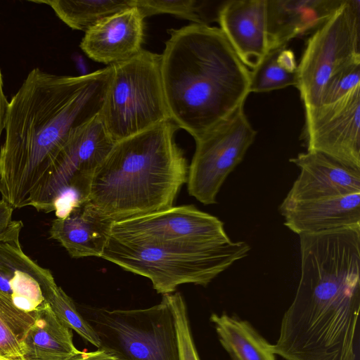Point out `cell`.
<instances>
[{
    "label": "cell",
    "instance_id": "obj_7",
    "mask_svg": "<svg viewBox=\"0 0 360 360\" xmlns=\"http://www.w3.org/2000/svg\"><path fill=\"white\" fill-rule=\"evenodd\" d=\"M360 62V1L341 5L308 39L297 65L298 83L304 109L317 105L330 77Z\"/></svg>",
    "mask_w": 360,
    "mask_h": 360
},
{
    "label": "cell",
    "instance_id": "obj_17",
    "mask_svg": "<svg viewBox=\"0 0 360 360\" xmlns=\"http://www.w3.org/2000/svg\"><path fill=\"white\" fill-rule=\"evenodd\" d=\"M343 0H266L269 49L315 31Z\"/></svg>",
    "mask_w": 360,
    "mask_h": 360
},
{
    "label": "cell",
    "instance_id": "obj_31",
    "mask_svg": "<svg viewBox=\"0 0 360 360\" xmlns=\"http://www.w3.org/2000/svg\"><path fill=\"white\" fill-rule=\"evenodd\" d=\"M0 360H11V359H8L0 355Z\"/></svg>",
    "mask_w": 360,
    "mask_h": 360
},
{
    "label": "cell",
    "instance_id": "obj_14",
    "mask_svg": "<svg viewBox=\"0 0 360 360\" xmlns=\"http://www.w3.org/2000/svg\"><path fill=\"white\" fill-rule=\"evenodd\" d=\"M217 22L243 63L255 68L269 50L266 0L225 1Z\"/></svg>",
    "mask_w": 360,
    "mask_h": 360
},
{
    "label": "cell",
    "instance_id": "obj_25",
    "mask_svg": "<svg viewBox=\"0 0 360 360\" xmlns=\"http://www.w3.org/2000/svg\"><path fill=\"white\" fill-rule=\"evenodd\" d=\"M45 299L56 316L70 329L97 348L100 340L90 323L77 310L72 300L57 284L48 289Z\"/></svg>",
    "mask_w": 360,
    "mask_h": 360
},
{
    "label": "cell",
    "instance_id": "obj_29",
    "mask_svg": "<svg viewBox=\"0 0 360 360\" xmlns=\"http://www.w3.org/2000/svg\"><path fill=\"white\" fill-rule=\"evenodd\" d=\"M68 360H117L112 354L107 351L98 348L94 352H80L78 354Z\"/></svg>",
    "mask_w": 360,
    "mask_h": 360
},
{
    "label": "cell",
    "instance_id": "obj_9",
    "mask_svg": "<svg viewBox=\"0 0 360 360\" xmlns=\"http://www.w3.org/2000/svg\"><path fill=\"white\" fill-rule=\"evenodd\" d=\"M115 143L100 114L75 130L31 206L38 211L53 212V200L64 188L70 186L90 187L95 170Z\"/></svg>",
    "mask_w": 360,
    "mask_h": 360
},
{
    "label": "cell",
    "instance_id": "obj_11",
    "mask_svg": "<svg viewBox=\"0 0 360 360\" xmlns=\"http://www.w3.org/2000/svg\"><path fill=\"white\" fill-rule=\"evenodd\" d=\"M307 150L360 169V88L333 103L305 108Z\"/></svg>",
    "mask_w": 360,
    "mask_h": 360
},
{
    "label": "cell",
    "instance_id": "obj_13",
    "mask_svg": "<svg viewBox=\"0 0 360 360\" xmlns=\"http://www.w3.org/2000/svg\"><path fill=\"white\" fill-rule=\"evenodd\" d=\"M290 161L300 169L285 200L302 201L360 193V169L316 151L301 153Z\"/></svg>",
    "mask_w": 360,
    "mask_h": 360
},
{
    "label": "cell",
    "instance_id": "obj_24",
    "mask_svg": "<svg viewBox=\"0 0 360 360\" xmlns=\"http://www.w3.org/2000/svg\"><path fill=\"white\" fill-rule=\"evenodd\" d=\"M208 1L197 0H136L135 7L143 18L158 14H171L188 20L194 24L207 25L217 21L208 13Z\"/></svg>",
    "mask_w": 360,
    "mask_h": 360
},
{
    "label": "cell",
    "instance_id": "obj_1",
    "mask_svg": "<svg viewBox=\"0 0 360 360\" xmlns=\"http://www.w3.org/2000/svg\"><path fill=\"white\" fill-rule=\"evenodd\" d=\"M112 73H28L8 103L0 148V193L13 209L31 206L72 133L100 114Z\"/></svg>",
    "mask_w": 360,
    "mask_h": 360
},
{
    "label": "cell",
    "instance_id": "obj_6",
    "mask_svg": "<svg viewBox=\"0 0 360 360\" xmlns=\"http://www.w3.org/2000/svg\"><path fill=\"white\" fill-rule=\"evenodd\" d=\"M82 315L100 340L99 348L117 360H180L169 294L153 307L138 309L87 307Z\"/></svg>",
    "mask_w": 360,
    "mask_h": 360
},
{
    "label": "cell",
    "instance_id": "obj_20",
    "mask_svg": "<svg viewBox=\"0 0 360 360\" xmlns=\"http://www.w3.org/2000/svg\"><path fill=\"white\" fill-rule=\"evenodd\" d=\"M210 321L231 360H276L272 345L248 321L225 312L212 314Z\"/></svg>",
    "mask_w": 360,
    "mask_h": 360
},
{
    "label": "cell",
    "instance_id": "obj_2",
    "mask_svg": "<svg viewBox=\"0 0 360 360\" xmlns=\"http://www.w3.org/2000/svg\"><path fill=\"white\" fill-rule=\"evenodd\" d=\"M168 32L161 54L167 108L195 141L244 106L250 70L220 28L193 23Z\"/></svg>",
    "mask_w": 360,
    "mask_h": 360
},
{
    "label": "cell",
    "instance_id": "obj_23",
    "mask_svg": "<svg viewBox=\"0 0 360 360\" xmlns=\"http://www.w3.org/2000/svg\"><path fill=\"white\" fill-rule=\"evenodd\" d=\"M34 319L35 311L20 310L10 296L0 291V355L25 360L23 341Z\"/></svg>",
    "mask_w": 360,
    "mask_h": 360
},
{
    "label": "cell",
    "instance_id": "obj_18",
    "mask_svg": "<svg viewBox=\"0 0 360 360\" xmlns=\"http://www.w3.org/2000/svg\"><path fill=\"white\" fill-rule=\"evenodd\" d=\"M113 223L88 200L65 218L55 219L49 233L73 258L101 257Z\"/></svg>",
    "mask_w": 360,
    "mask_h": 360
},
{
    "label": "cell",
    "instance_id": "obj_21",
    "mask_svg": "<svg viewBox=\"0 0 360 360\" xmlns=\"http://www.w3.org/2000/svg\"><path fill=\"white\" fill-rule=\"evenodd\" d=\"M30 2L49 6L71 29L86 32L101 20L135 7L136 0H49Z\"/></svg>",
    "mask_w": 360,
    "mask_h": 360
},
{
    "label": "cell",
    "instance_id": "obj_16",
    "mask_svg": "<svg viewBox=\"0 0 360 360\" xmlns=\"http://www.w3.org/2000/svg\"><path fill=\"white\" fill-rule=\"evenodd\" d=\"M284 225L301 235L360 224V193L311 200H283Z\"/></svg>",
    "mask_w": 360,
    "mask_h": 360
},
{
    "label": "cell",
    "instance_id": "obj_4",
    "mask_svg": "<svg viewBox=\"0 0 360 360\" xmlns=\"http://www.w3.org/2000/svg\"><path fill=\"white\" fill-rule=\"evenodd\" d=\"M250 250L244 241L202 243L110 236L101 257L146 277L158 293L165 295L182 284L206 286Z\"/></svg>",
    "mask_w": 360,
    "mask_h": 360
},
{
    "label": "cell",
    "instance_id": "obj_10",
    "mask_svg": "<svg viewBox=\"0 0 360 360\" xmlns=\"http://www.w3.org/2000/svg\"><path fill=\"white\" fill-rule=\"evenodd\" d=\"M110 236L126 239L202 243L231 240L219 219L192 205L172 206L114 221Z\"/></svg>",
    "mask_w": 360,
    "mask_h": 360
},
{
    "label": "cell",
    "instance_id": "obj_26",
    "mask_svg": "<svg viewBox=\"0 0 360 360\" xmlns=\"http://www.w3.org/2000/svg\"><path fill=\"white\" fill-rule=\"evenodd\" d=\"M359 86L360 62H357L342 68L330 77L322 90L316 106L340 101Z\"/></svg>",
    "mask_w": 360,
    "mask_h": 360
},
{
    "label": "cell",
    "instance_id": "obj_22",
    "mask_svg": "<svg viewBox=\"0 0 360 360\" xmlns=\"http://www.w3.org/2000/svg\"><path fill=\"white\" fill-rule=\"evenodd\" d=\"M297 65L293 51L283 46L271 49L250 71V92L262 93L297 87Z\"/></svg>",
    "mask_w": 360,
    "mask_h": 360
},
{
    "label": "cell",
    "instance_id": "obj_30",
    "mask_svg": "<svg viewBox=\"0 0 360 360\" xmlns=\"http://www.w3.org/2000/svg\"><path fill=\"white\" fill-rule=\"evenodd\" d=\"M8 101L4 91V83L1 71L0 69V139L3 130L5 128V122L8 106Z\"/></svg>",
    "mask_w": 360,
    "mask_h": 360
},
{
    "label": "cell",
    "instance_id": "obj_27",
    "mask_svg": "<svg viewBox=\"0 0 360 360\" xmlns=\"http://www.w3.org/2000/svg\"><path fill=\"white\" fill-rule=\"evenodd\" d=\"M174 316L180 360H200L192 336L187 307L180 292L169 295Z\"/></svg>",
    "mask_w": 360,
    "mask_h": 360
},
{
    "label": "cell",
    "instance_id": "obj_3",
    "mask_svg": "<svg viewBox=\"0 0 360 360\" xmlns=\"http://www.w3.org/2000/svg\"><path fill=\"white\" fill-rule=\"evenodd\" d=\"M172 120L116 142L91 179L89 201L114 221L172 207L188 166Z\"/></svg>",
    "mask_w": 360,
    "mask_h": 360
},
{
    "label": "cell",
    "instance_id": "obj_19",
    "mask_svg": "<svg viewBox=\"0 0 360 360\" xmlns=\"http://www.w3.org/2000/svg\"><path fill=\"white\" fill-rule=\"evenodd\" d=\"M23 347L25 360H68L81 352L73 343L72 330L56 316L47 302L35 311Z\"/></svg>",
    "mask_w": 360,
    "mask_h": 360
},
{
    "label": "cell",
    "instance_id": "obj_12",
    "mask_svg": "<svg viewBox=\"0 0 360 360\" xmlns=\"http://www.w3.org/2000/svg\"><path fill=\"white\" fill-rule=\"evenodd\" d=\"M22 222L13 220L0 239V291L25 312L37 310L46 301L47 290L56 283L51 272L27 255L20 243Z\"/></svg>",
    "mask_w": 360,
    "mask_h": 360
},
{
    "label": "cell",
    "instance_id": "obj_5",
    "mask_svg": "<svg viewBox=\"0 0 360 360\" xmlns=\"http://www.w3.org/2000/svg\"><path fill=\"white\" fill-rule=\"evenodd\" d=\"M112 68L100 116L115 143L172 120L162 79L161 54L142 49Z\"/></svg>",
    "mask_w": 360,
    "mask_h": 360
},
{
    "label": "cell",
    "instance_id": "obj_8",
    "mask_svg": "<svg viewBox=\"0 0 360 360\" xmlns=\"http://www.w3.org/2000/svg\"><path fill=\"white\" fill-rule=\"evenodd\" d=\"M256 135L241 106L195 140L186 181L189 195L205 205L217 203L222 184L242 162Z\"/></svg>",
    "mask_w": 360,
    "mask_h": 360
},
{
    "label": "cell",
    "instance_id": "obj_15",
    "mask_svg": "<svg viewBox=\"0 0 360 360\" xmlns=\"http://www.w3.org/2000/svg\"><path fill=\"white\" fill-rule=\"evenodd\" d=\"M143 20L136 7L113 14L85 32L80 48L91 59L108 65L129 60L143 49Z\"/></svg>",
    "mask_w": 360,
    "mask_h": 360
},
{
    "label": "cell",
    "instance_id": "obj_28",
    "mask_svg": "<svg viewBox=\"0 0 360 360\" xmlns=\"http://www.w3.org/2000/svg\"><path fill=\"white\" fill-rule=\"evenodd\" d=\"M13 207L5 200H0V239L6 235L13 224Z\"/></svg>",
    "mask_w": 360,
    "mask_h": 360
}]
</instances>
